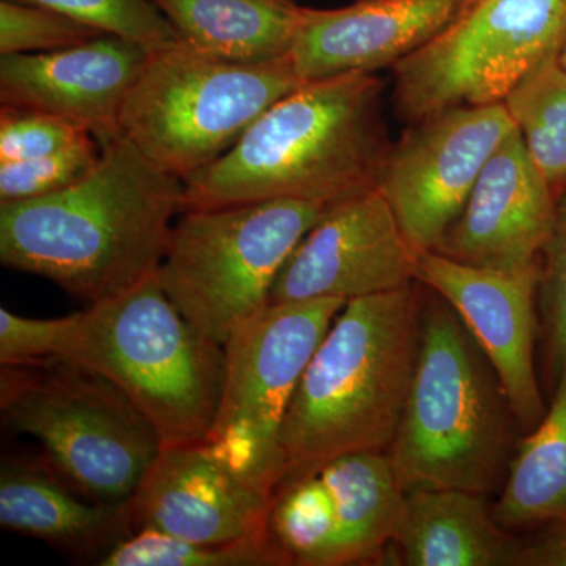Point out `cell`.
<instances>
[{
	"mask_svg": "<svg viewBox=\"0 0 566 566\" xmlns=\"http://www.w3.org/2000/svg\"><path fill=\"white\" fill-rule=\"evenodd\" d=\"M107 35L46 7L0 2V55L50 52Z\"/></svg>",
	"mask_w": 566,
	"mask_h": 566,
	"instance_id": "cell-28",
	"label": "cell"
},
{
	"mask_svg": "<svg viewBox=\"0 0 566 566\" xmlns=\"http://www.w3.org/2000/svg\"><path fill=\"white\" fill-rule=\"evenodd\" d=\"M431 293L422 308L415 375L387 457L405 493L485 494L504 468L515 416L468 327Z\"/></svg>",
	"mask_w": 566,
	"mask_h": 566,
	"instance_id": "cell-4",
	"label": "cell"
},
{
	"mask_svg": "<svg viewBox=\"0 0 566 566\" xmlns=\"http://www.w3.org/2000/svg\"><path fill=\"white\" fill-rule=\"evenodd\" d=\"M7 428L40 442L63 482L96 502H128L161 452L153 424L104 376L66 359L0 371Z\"/></svg>",
	"mask_w": 566,
	"mask_h": 566,
	"instance_id": "cell-7",
	"label": "cell"
},
{
	"mask_svg": "<svg viewBox=\"0 0 566 566\" xmlns=\"http://www.w3.org/2000/svg\"><path fill=\"white\" fill-rule=\"evenodd\" d=\"M539 263L495 271L423 252L416 268V281L439 294L468 327L494 368L516 422L528 431L546 415L535 370Z\"/></svg>",
	"mask_w": 566,
	"mask_h": 566,
	"instance_id": "cell-13",
	"label": "cell"
},
{
	"mask_svg": "<svg viewBox=\"0 0 566 566\" xmlns=\"http://www.w3.org/2000/svg\"><path fill=\"white\" fill-rule=\"evenodd\" d=\"M76 314L36 319L0 311V364L20 367L57 359Z\"/></svg>",
	"mask_w": 566,
	"mask_h": 566,
	"instance_id": "cell-30",
	"label": "cell"
},
{
	"mask_svg": "<svg viewBox=\"0 0 566 566\" xmlns=\"http://www.w3.org/2000/svg\"><path fill=\"white\" fill-rule=\"evenodd\" d=\"M556 205V193L515 128L488 159L463 211L433 252L486 270H527L542 262Z\"/></svg>",
	"mask_w": 566,
	"mask_h": 566,
	"instance_id": "cell-16",
	"label": "cell"
},
{
	"mask_svg": "<svg viewBox=\"0 0 566 566\" xmlns=\"http://www.w3.org/2000/svg\"><path fill=\"white\" fill-rule=\"evenodd\" d=\"M390 546L408 566H515L521 543L505 534L485 494L412 490Z\"/></svg>",
	"mask_w": 566,
	"mask_h": 566,
	"instance_id": "cell-19",
	"label": "cell"
},
{
	"mask_svg": "<svg viewBox=\"0 0 566 566\" xmlns=\"http://www.w3.org/2000/svg\"><path fill=\"white\" fill-rule=\"evenodd\" d=\"M99 566L292 565L271 532L226 545H205L155 531H137L99 560Z\"/></svg>",
	"mask_w": 566,
	"mask_h": 566,
	"instance_id": "cell-24",
	"label": "cell"
},
{
	"mask_svg": "<svg viewBox=\"0 0 566 566\" xmlns=\"http://www.w3.org/2000/svg\"><path fill=\"white\" fill-rule=\"evenodd\" d=\"M419 252L375 189L324 208L283 264L270 304L395 292L416 281Z\"/></svg>",
	"mask_w": 566,
	"mask_h": 566,
	"instance_id": "cell-12",
	"label": "cell"
},
{
	"mask_svg": "<svg viewBox=\"0 0 566 566\" xmlns=\"http://www.w3.org/2000/svg\"><path fill=\"white\" fill-rule=\"evenodd\" d=\"M0 526L41 539L96 565L134 534L129 501L96 502L77 493L43 458L3 457L0 465Z\"/></svg>",
	"mask_w": 566,
	"mask_h": 566,
	"instance_id": "cell-18",
	"label": "cell"
},
{
	"mask_svg": "<svg viewBox=\"0 0 566 566\" xmlns=\"http://www.w3.org/2000/svg\"><path fill=\"white\" fill-rule=\"evenodd\" d=\"M303 84L290 54L234 62L181 40L150 52L123 104L122 136L188 180L232 150L264 112Z\"/></svg>",
	"mask_w": 566,
	"mask_h": 566,
	"instance_id": "cell-6",
	"label": "cell"
},
{
	"mask_svg": "<svg viewBox=\"0 0 566 566\" xmlns=\"http://www.w3.org/2000/svg\"><path fill=\"white\" fill-rule=\"evenodd\" d=\"M323 211L289 199L182 211L156 279L182 316L223 346L270 304L283 264Z\"/></svg>",
	"mask_w": 566,
	"mask_h": 566,
	"instance_id": "cell-8",
	"label": "cell"
},
{
	"mask_svg": "<svg viewBox=\"0 0 566 566\" xmlns=\"http://www.w3.org/2000/svg\"><path fill=\"white\" fill-rule=\"evenodd\" d=\"M102 150V144L88 134L52 155L0 163V203L40 199L76 185L95 169Z\"/></svg>",
	"mask_w": 566,
	"mask_h": 566,
	"instance_id": "cell-26",
	"label": "cell"
},
{
	"mask_svg": "<svg viewBox=\"0 0 566 566\" xmlns=\"http://www.w3.org/2000/svg\"><path fill=\"white\" fill-rule=\"evenodd\" d=\"M554 387L553 403L510 463L493 509L502 527L549 524L566 517V367Z\"/></svg>",
	"mask_w": 566,
	"mask_h": 566,
	"instance_id": "cell-22",
	"label": "cell"
},
{
	"mask_svg": "<svg viewBox=\"0 0 566 566\" xmlns=\"http://www.w3.org/2000/svg\"><path fill=\"white\" fill-rule=\"evenodd\" d=\"M515 566H566V517L546 524L535 539L521 545Z\"/></svg>",
	"mask_w": 566,
	"mask_h": 566,
	"instance_id": "cell-31",
	"label": "cell"
},
{
	"mask_svg": "<svg viewBox=\"0 0 566 566\" xmlns=\"http://www.w3.org/2000/svg\"><path fill=\"white\" fill-rule=\"evenodd\" d=\"M390 145L376 73L304 82L185 180L182 211L279 199L331 207L378 189Z\"/></svg>",
	"mask_w": 566,
	"mask_h": 566,
	"instance_id": "cell-2",
	"label": "cell"
},
{
	"mask_svg": "<svg viewBox=\"0 0 566 566\" xmlns=\"http://www.w3.org/2000/svg\"><path fill=\"white\" fill-rule=\"evenodd\" d=\"M420 319L416 282L346 303L283 420L277 491L335 458L389 450L415 375Z\"/></svg>",
	"mask_w": 566,
	"mask_h": 566,
	"instance_id": "cell-3",
	"label": "cell"
},
{
	"mask_svg": "<svg viewBox=\"0 0 566 566\" xmlns=\"http://www.w3.org/2000/svg\"><path fill=\"white\" fill-rule=\"evenodd\" d=\"M474 0H356L340 9L303 7L294 69L304 82L394 69L430 43Z\"/></svg>",
	"mask_w": 566,
	"mask_h": 566,
	"instance_id": "cell-17",
	"label": "cell"
},
{
	"mask_svg": "<svg viewBox=\"0 0 566 566\" xmlns=\"http://www.w3.org/2000/svg\"><path fill=\"white\" fill-rule=\"evenodd\" d=\"M346 303L319 297L268 304L223 345L221 405L205 441L273 499L282 480L283 420L305 368Z\"/></svg>",
	"mask_w": 566,
	"mask_h": 566,
	"instance_id": "cell-10",
	"label": "cell"
},
{
	"mask_svg": "<svg viewBox=\"0 0 566 566\" xmlns=\"http://www.w3.org/2000/svg\"><path fill=\"white\" fill-rule=\"evenodd\" d=\"M180 39L234 62H263L292 52L303 7L296 0H151Z\"/></svg>",
	"mask_w": 566,
	"mask_h": 566,
	"instance_id": "cell-20",
	"label": "cell"
},
{
	"mask_svg": "<svg viewBox=\"0 0 566 566\" xmlns=\"http://www.w3.org/2000/svg\"><path fill=\"white\" fill-rule=\"evenodd\" d=\"M59 11L107 35L136 41L150 51L180 43L174 25L151 0H14Z\"/></svg>",
	"mask_w": 566,
	"mask_h": 566,
	"instance_id": "cell-25",
	"label": "cell"
},
{
	"mask_svg": "<svg viewBox=\"0 0 566 566\" xmlns=\"http://www.w3.org/2000/svg\"><path fill=\"white\" fill-rule=\"evenodd\" d=\"M515 123L504 103L458 106L408 123L387 153L378 191L417 252H433Z\"/></svg>",
	"mask_w": 566,
	"mask_h": 566,
	"instance_id": "cell-11",
	"label": "cell"
},
{
	"mask_svg": "<svg viewBox=\"0 0 566 566\" xmlns=\"http://www.w3.org/2000/svg\"><path fill=\"white\" fill-rule=\"evenodd\" d=\"M566 33V0H474L449 28L394 66L392 104L415 123L458 106L504 103Z\"/></svg>",
	"mask_w": 566,
	"mask_h": 566,
	"instance_id": "cell-9",
	"label": "cell"
},
{
	"mask_svg": "<svg viewBox=\"0 0 566 566\" xmlns=\"http://www.w3.org/2000/svg\"><path fill=\"white\" fill-rule=\"evenodd\" d=\"M57 359L104 376L163 447L205 441L218 416L226 349L182 316L156 275L77 312Z\"/></svg>",
	"mask_w": 566,
	"mask_h": 566,
	"instance_id": "cell-5",
	"label": "cell"
},
{
	"mask_svg": "<svg viewBox=\"0 0 566 566\" xmlns=\"http://www.w3.org/2000/svg\"><path fill=\"white\" fill-rule=\"evenodd\" d=\"M84 180L52 196L0 203V262L50 279L88 304L128 292L158 273L185 180L128 137L102 145Z\"/></svg>",
	"mask_w": 566,
	"mask_h": 566,
	"instance_id": "cell-1",
	"label": "cell"
},
{
	"mask_svg": "<svg viewBox=\"0 0 566 566\" xmlns=\"http://www.w3.org/2000/svg\"><path fill=\"white\" fill-rule=\"evenodd\" d=\"M538 311L546 375L556 385L566 367V189L558 196L553 230L542 252Z\"/></svg>",
	"mask_w": 566,
	"mask_h": 566,
	"instance_id": "cell-27",
	"label": "cell"
},
{
	"mask_svg": "<svg viewBox=\"0 0 566 566\" xmlns=\"http://www.w3.org/2000/svg\"><path fill=\"white\" fill-rule=\"evenodd\" d=\"M557 62L560 63L562 69L566 70V33L557 51Z\"/></svg>",
	"mask_w": 566,
	"mask_h": 566,
	"instance_id": "cell-32",
	"label": "cell"
},
{
	"mask_svg": "<svg viewBox=\"0 0 566 566\" xmlns=\"http://www.w3.org/2000/svg\"><path fill=\"white\" fill-rule=\"evenodd\" d=\"M150 52L103 35L65 50L0 55V103L66 118L106 144L122 136L123 104Z\"/></svg>",
	"mask_w": 566,
	"mask_h": 566,
	"instance_id": "cell-15",
	"label": "cell"
},
{
	"mask_svg": "<svg viewBox=\"0 0 566 566\" xmlns=\"http://www.w3.org/2000/svg\"><path fill=\"white\" fill-rule=\"evenodd\" d=\"M273 495L207 441L163 447L129 499L134 532L226 545L270 531Z\"/></svg>",
	"mask_w": 566,
	"mask_h": 566,
	"instance_id": "cell-14",
	"label": "cell"
},
{
	"mask_svg": "<svg viewBox=\"0 0 566 566\" xmlns=\"http://www.w3.org/2000/svg\"><path fill=\"white\" fill-rule=\"evenodd\" d=\"M504 106L532 161L558 199L566 189V70L557 54L524 77Z\"/></svg>",
	"mask_w": 566,
	"mask_h": 566,
	"instance_id": "cell-23",
	"label": "cell"
},
{
	"mask_svg": "<svg viewBox=\"0 0 566 566\" xmlns=\"http://www.w3.org/2000/svg\"><path fill=\"white\" fill-rule=\"evenodd\" d=\"M77 123L33 109H0V163L29 161L52 155L88 136ZM92 136V134H91Z\"/></svg>",
	"mask_w": 566,
	"mask_h": 566,
	"instance_id": "cell-29",
	"label": "cell"
},
{
	"mask_svg": "<svg viewBox=\"0 0 566 566\" xmlns=\"http://www.w3.org/2000/svg\"><path fill=\"white\" fill-rule=\"evenodd\" d=\"M318 474L333 497L337 524L334 566L381 557L392 545L405 505V491L387 453L338 457L324 464Z\"/></svg>",
	"mask_w": 566,
	"mask_h": 566,
	"instance_id": "cell-21",
	"label": "cell"
}]
</instances>
